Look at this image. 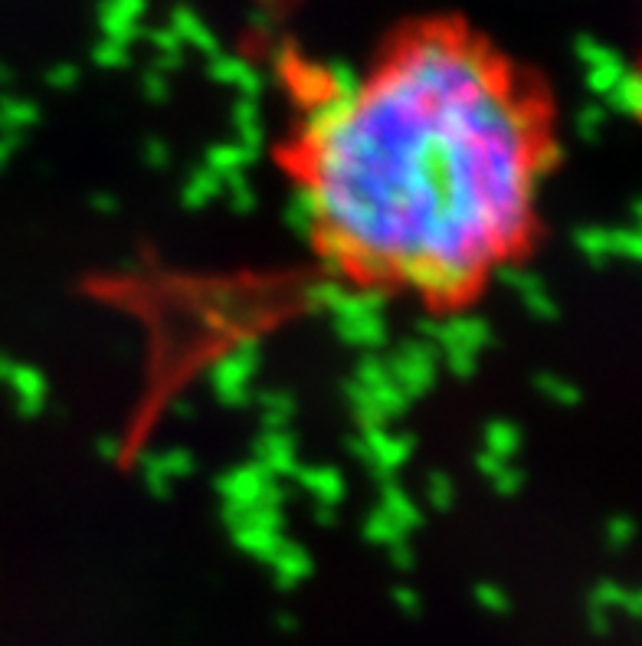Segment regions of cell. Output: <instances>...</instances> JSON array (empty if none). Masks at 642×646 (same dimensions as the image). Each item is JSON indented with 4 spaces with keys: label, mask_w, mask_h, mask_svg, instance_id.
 I'll list each match as a JSON object with an SVG mask.
<instances>
[{
    "label": "cell",
    "mask_w": 642,
    "mask_h": 646,
    "mask_svg": "<svg viewBox=\"0 0 642 646\" xmlns=\"http://www.w3.org/2000/svg\"><path fill=\"white\" fill-rule=\"evenodd\" d=\"M76 79H79V69H76V66H53L50 76H46V82H50L53 89H69V86H76Z\"/></svg>",
    "instance_id": "50"
},
{
    "label": "cell",
    "mask_w": 642,
    "mask_h": 646,
    "mask_svg": "<svg viewBox=\"0 0 642 646\" xmlns=\"http://www.w3.org/2000/svg\"><path fill=\"white\" fill-rule=\"evenodd\" d=\"M351 453H358L377 476L387 479L394 469H400L403 463L410 460L413 440L410 437H394V433L384 430V427H364L361 440L351 443Z\"/></svg>",
    "instance_id": "4"
},
{
    "label": "cell",
    "mask_w": 642,
    "mask_h": 646,
    "mask_svg": "<svg viewBox=\"0 0 642 646\" xmlns=\"http://www.w3.org/2000/svg\"><path fill=\"white\" fill-rule=\"evenodd\" d=\"M606 538H610L613 548H626L629 538H633V522H629V519H613L610 528H606Z\"/></svg>",
    "instance_id": "49"
},
{
    "label": "cell",
    "mask_w": 642,
    "mask_h": 646,
    "mask_svg": "<svg viewBox=\"0 0 642 646\" xmlns=\"http://www.w3.org/2000/svg\"><path fill=\"white\" fill-rule=\"evenodd\" d=\"M92 207L99 210V214H115V210H118V197H112V194H95V197H92Z\"/></svg>",
    "instance_id": "55"
},
{
    "label": "cell",
    "mask_w": 642,
    "mask_h": 646,
    "mask_svg": "<svg viewBox=\"0 0 642 646\" xmlns=\"http://www.w3.org/2000/svg\"><path fill=\"white\" fill-rule=\"evenodd\" d=\"M259 407H263L266 430H285V424H289V417L295 410V401L285 391H269L259 397Z\"/></svg>",
    "instance_id": "24"
},
{
    "label": "cell",
    "mask_w": 642,
    "mask_h": 646,
    "mask_svg": "<svg viewBox=\"0 0 642 646\" xmlns=\"http://www.w3.org/2000/svg\"><path fill=\"white\" fill-rule=\"evenodd\" d=\"M538 391L548 397V401H554V404H577L580 401V391L570 381H564V378H557V374H541L538 381Z\"/></svg>",
    "instance_id": "33"
},
{
    "label": "cell",
    "mask_w": 642,
    "mask_h": 646,
    "mask_svg": "<svg viewBox=\"0 0 642 646\" xmlns=\"http://www.w3.org/2000/svg\"><path fill=\"white\" fill-rule=\"evenodd\" d=\"M151 43H154V50H158V69H161V73H171V69L181 66L184 43H181V37H177L171 27L154 30L151 33Z\"/></svg>",
    "instance_id": "25"
},
{
    "label": "cell",
    "mask_w": 642,
    "mask_h": 646,
    "mask_svg": "<svg viewBox=\"0 0 642 646\" xmlns=\"http://www.w3.org/2000/svg\"><path fill=\"white\" fill-rule=\"evenodd\" d=\"M561 161H564V148L557 145L554 138H541L538 148H534V155H531V171L534 174H544V171L557 168Z\"/></svg>",
    "instance_id": "34"
},
{
    "label": "cell",
    "mask_w": 642,
    "mask_h": 646,
    "mask_svg": "<svg viewBox=\"0 0 642 646\" xmlns=\"http://www.w3.org/2000/svg\"><path fill=\"white\" fill-rule=\"evenodd\" d=\"M105 7H115V10H122V14L141 20V14H145L148 4H145V0H105Z\"/></svg>",
    "instance_id": "51"
},
{
    "label": "cell",
    "mask_w": 642,
    "mask_h": 646,
    "mask_svg": "<svg viewBox=\"0 0 642 646\" xmlns=\"http://www.w3.org/2000/svg\"><path fill=\"white\" fill-rule=\"evenodd\" d=\"M145 483H148V489L154 492V496H161V499L171 492L174 479L168 476V469H164L161 456H148V460H145Z\"/></svg>",
    "instance_id": "38"
},
{
    "label": "cell",
    "mask_w": 642,
    "mask_h": 646,
    "mask_svg": "<svg viewBox=\"0 0 642 646\" xmlns=\"http://www.w3.org/2000/svg\"><path fill=\"white\" fill-rule=\"evenodd\" d=\"M269 483H272V479L259 466H240V469H233V473H227L220 479V492H223L227 509L249 512L253 505H259V499H263V492H266Z\"/></svg>",
    "instance_id": "6"
},
{
    "label": "cell",
    "mask_w": 642,
    "mask_h": 646,
    "mask_svg": "<svg viewBox=\"0 0 642 646\" xmlns=\"http://www.w3.org/2000/svg\"><path fill=\"white\" fill-rule=\"evenodd\" d=\"M593 607H600V610H606V607H623V610H629L633 614L636 610V594H629L626 587H620V584H613V581H603L597 591H593V601H590Z\"/></svg>",
    "instance_id": "32"
},
{
    "label": "cell",
    "mask_w": 642,
    "mask_h": 646,
    "mask_svg": "<svg viewBox=\"0 0 642 646\" xmlns=\"http://www.w3.org/2000/svg\"><path fill=\"white\" fill-rule=\"evenodd\" d=\"M7 384L14 387L17 394V407L23 417H33L40 414L43 404H46V381L37 368H30V364H14V371H10Z\"/></svg>",
    "instance_id": "11"
},
{
    "label": "cell",
    "mask_w": 642,
    "mask_h": 646,
    "mask_svg": "<svg viewBox=\"0 0 642 646\" xmlns=\"http://www.w3.org/2000/svg\"><path fill=\"white\" fill-rule=\"evenodd\" d=\"M256 158L249 155V151L243 148V145H213L210 148V155H207V168L213 171V174H233V171H243L246 164H253Z\"/></svg>",
    "instance_id": "22"
},
{
    "label": "cell",
    "mask_w": 642,
    "mask_h": 646,
    "mask_svg": "<svg viewBox=\"0 0 642 646\" xmlns=\"http://www.w3.org/2000/svg\"><path fill=\"white\" fill-rule=\"evenodd\" d=\"M37 119H40V109L27 99H4L0 102V132L23 135Z\"/></svg>",
    "instance_id": "20"
},
{
    "label": "cell",
    "mask_w": 642,
    "mask_h": 646,
    "mask_svg": "<svg viewBox=\"0 0 642 646\" xmlns=\"http://www.w3.org/2000/svg\"><path fill=\"white\" fill-rule=\"evenodd\" d=\"M344 292H348V289L338 286L335 279H321V283H315L312 289H308V302H312L315 309H321V312H331Z\"/></svg>",
    "instance_id": "37"
},
{
    "label": "cell",
    "mask_w": 642,
    "mask_h": 646,
    "mask_svg": "<svg viewBox=\"0 0 642 646\" xmlns=\"http://www.w3.org/2000/svg\"><path fill=\"white\" fill-rule=\"evenodd\" d=\"M10 79H14V73L7 66H0V82H10Z\"/></svg>",
    "instance_id": "59"
},
{
    "label": "cell",
    "mask_w": 642,
    "mask_h": 646,
    "mask_svg": "<svg viewBox=\"0 0 642 646\" xmlns=\"http://www.w3.org/2000/svg\"><path fill=\"white\" fill-rule=\"evenodd\" d=\"M20 145V135H10V132H0V168L14 158V151Z\"/></svg>",
    "instance_id": "52"
},
{
    "label": "cell",
    "mask_w": 642,
    "mask_h": 646,
    "mask_svg": "<svg viewBox=\"0 0 642 646\" xmlns=\"http://www.w3.org/2000/svg\"><path fill=\"white\" fill-rule=\"evenodd\" d=\"M603 109L600 105H584L580 109V115H577V132H580V138H593L600 132V125H603Z\"/></svg>",
    "instance_id": "45"
},
{
    "label": "cell",
    "mask_w": 642,
    "mask_h": 646,
    "mask_svg": "<svg viewBox=\"0 0 642 646\" xmlns=\"http://www.w3.org/2000/svg\"><path fill=\"white\" fill-rule=\"evenodd\" d=\"M325 79H328V96L351 99V96H358V92H361L358 73H354L351 66H344V63H331L325 69Z\"/></svg>",
    "instance_id": "29"
},
{
    "label": "cell",
    "mask_w": 642,
    "mask_h": 646,
    "mask_svg": "<svg viewBox=\"0 0 642 646\" xmlns=\"http://www.w3.org/2000/svg\"><path fill=\"white\" fill-rule=\"evenodd\" d=\"M308 151L321 230L367 273L439 266L479 279L528 223V115L466 43L407 46Z\"/></svg>",
    "instance_id": "1"
},
{
    "label": "cell",
    "mask_w": 642,
    "mask_h": 646,
    "mask_svg": "<svg viewBox=\"0 0 642 646\" xmlns=\"http://www.w3.org/2000/svg\"><path fill=\"white\" fill-rule=\"evenodd\" d=\"M141 89H145V96L151 102H164L171 96V82H168V73H161V69H154V73L145 76V82H141Z\"/></svg>",
    "instance_id": "46"
},
{
    "label": "cell",
    "mask_w": 642,
    "mask_h": 646,
    "mask_svg": "<svg viewBox=\"0 0 642 646\" xmlns=\"http://www.w3.org/2000/svg\"><path fill=\"white\" fill-rule=\"evenodd\" d=\"M577 246H580V253L587 256V260L593 263H603V260H610V230H600V227H593V230H577Z\"/></svg>",
    "instance_id": "31"
},
{
    "label": "cell",
    "mask_w": 642,
    "mask_h": 646,
    "mask_svg": "<svg viewBox=\"0 0 642 646\" xmlns=\"http://www.w3.org/2000/svg\"><path fill=\"white\" fill-rule=\"evenodd\" d=\"M380 512H384L403 535H407L410 528L420 525V509H416V502L394 483L384 486V496H380Z\"/></svg>",
    "instance_id": "17"
},
{
    "label": "cell",
    "mask_w": 642,
    "mask_h": 646,
    "mask_svg": "<svg viewBox=\"0 0 642 646\" xmlns=\"http://www.w3.org/2000/svg\"><path fill=\"white\" fill-rule=\"evenodd\" d=\"M387 551H390V558H394V565H397V568H410V565H413V555H410L407 542H397V545H390Z\"/></svg>",
    "instance_id": "53"
},
{
    "label": "cell",
    "mask_w": 642,
    "mask_h": 646,
    "mask_svg": "<svg viewBox=\"0 0 642 646\" xmlns=\"http://www.w3.org/2000/svg\"><path fill=\"white\" fill-rule=\"evenodd\" d=\"M295 479L312 492L315 502L321 509H335L344 496V479L338 476V469L328 466H308V469H295Z\"/></svg>",
    "instance_id": "12"
},
{
    "label": "cell",
    "mask_w": 642,
    "mask_h": 646,
    "mask_svg": "<svg viewBox=\"0 0 642 646\" xmlns=\"http://www.w3.org/2000/svg\"><path fill=\"white\" fill-rule=\"evenodd\" d=\"M436 364H439L436 348L430 342H423V338H416V342H407L394 351V358L387 361V371L400 391L413 401V397H420L433 387Z\"/></svg>",
    "instance_id": "2"
},
{
    "label": "cell",
    "mask_w": 642,
    "mask_h": 646,
    "mask_svg": "<svg viewBox=\"0 0 642 646\" xmlns=\"http://www.w3.org/2000/svg\"><path fill=\"white\" fill-rule=\"evenodd\" d=\"M492 486H495L498 496H515V492L521 489V469H515L511 463H505V466L492 476Z\"/></svg>",
    "instance_id": "44"
},
{
    "label": "cell",
    "mask_w": 642,
    "mask_h": 646,
    "mask_svg": "<svg viewBox=\"0 0 642 646\" xmlns=\"http://www.w3.org/2000/svg\"><path fill=\"white\" fill-rule=\"evenodd\" d=\"M92 56H95V63H99V66H105V69H118V66H125V63H128V46L115 43V40H102V43H99V50H95Z\"/></svg>",
    "instance_id": "41"
},
{
    "label": "cell",
    "mask_w": 642,
    "mask_h": 646,
    "mask_svg": "<svg viewBox=\"0 0 642 646\" xmlns=\"http://www.w3.org/2000/svg\"><path fill=\"white\" fill-rule=\"evenodd\" d=\"M443 355H446V364H449V371H453V374H462V378H466V374L475 371V355H472V351H443Z\"/></svg>",
    "instance_id": "47"
},
{
    "label": "cell",
    "mask_w": 642,
    "mask_h": 646,
    "mask_svg": "<svg viewBox=\"0 0 642 646\" xmlns=\"http://www.w3.org/2000/svg\"><path fill=\"white\" fill-rule=\"evenodd\" d=\"M99 20H102V33H105V40H115V43H122V46L132 43V40L138 37V30H141L135 17H128V14H122V10L105 7V4H102Z\"/></svg>",
    "instance_id": "23"
},
{
    "label": "cell",
    "mask_w": 642,
    "mask_h": 646,
    "mask_svg": "<svg viewBox=\"0 0 642 646\" xmlns=\"http://www.w3.org/2000/svg\"><path fill=\"white\" fill-rule=\"evenodd\" d=\"M285 217H289L292 223V230L305 233V237H312V233L321 230V207H318V197L312 191V184H302V187H295V194H292V201H289V210H285Z\"/></svg>",
    "instance_id": "14"
},
{
    "label": "cell",
    "mask_w": 642,
    "mask_h": 646,
    "mask_svg": "<svg viewBox=\"0 0 642 646\" xmlns=\"http://www.w3.org/2000/svg\"><path fill=\"white\" fill-rule=\"evenodd\" d=\"M610 102H613V109L623 115L639 112V76L633 69H623V76L616 79V86L610 89Z\"/></svg>",
    "instance_id": "26"
},
{
    "label": "cell",
    "mask_w": 642,
    "mask_h": 646,
    "mask_svg": "<svg viewBox=\"0 0 642 646\" xmlns=\"http://www.w3.org/2000/svg\"><path fill=\"white\" fill-rule=\"evenodd\" d=\"M364 535H367V542H371V545H380V548H390V545H397V542H403V538H407V535H403L400 528H397L394 522H390L380 509L367 515V522H364Z\"/></svg>",
    "instance_id": "27"
},
{
    "label": "cell",
    "mask_w": 642,
    "mask_h": 646,
    "mask_svg": "<svg viewBox=\"0 0 642 646\" xmlns=\"http://www.w3.org/2000/svg\"><path fill=\"white\" fill-rule=\"evenodd\" d=\"M161 463L164 469H168V476L174 479H181V476H190L194 473V456H190L187 450H171V453H161Z\"/></svg>",
    "instance_id": "42"
},
{
    "label": "cell",
    "mask_w": 642,
    "mask_h": 646,
    "mask_svg": "<svg viewBox=\"0 0 642 646\" xmlns=\"http://www.w3.org/2000/svg\"><path fill=\"white\" fill-rule=\"evenodd\" d=\"M168 27L181 37V43H190V46H197L200 53H207L210 60L213 56H220V46H217V37L207 30V23L200 20L194 10H187V7H177L174 10V17Z\"/></svg>",
    "instance_id": "13"
},
{
    "label": "cell",
    "mask_w": 642,
    "mask_h": 646,
    "mask_svg": "<svg viewBox=\"0 0 642 646\" xmlns=\"http://www.w3.org/2000/svg\"><path fill=\"white\" fill-rule=\"evenodd\" d=\"M394 597H397V604H400L403 610H410V614H416V607H420V604H416V594H413V591H403V587H397Z\"/></svg>",
    "instance_id": "56"
},
{
    "label": "cell",
    "mask_w": 642,
    "mask_h": 646,
    "mask_svg": "<svg viewBox=\"0 0 642 646\" xmlns=\"http://www.w3.org/2000/svg\"><path fill=\"white\" fill-rule=\"evenodd\" d=\"M505 463H511V460H498V456H492V453H482V456H479V469H482V473L489 476V479H492Z\"/></svg>",
    "instance_id": "54"
},
{
    "label": "cell",
    "mask_w": 642,
    "mask_h": 646,
    "mask_svg": "<svg viewBox=\"0 0 642 646\" xmlns=\"http://www.w3.org/2000/svg\"><path fill=\"white\" fill-rule=\"evenodd\" d=\"M475 597H479V604H482L485 610H495V614H505V610L511 607L508 594L498 591L495 584H479V587H475Z\"/></svg>",
    "instance_id": "43"
},
{
    "label": "cell",
    "mask_w": 642,
    "mask_h": 646,
    "mask_svg": "<svg viewBox=\"0 0 642 646\" xmlns=\"http://www.w3.org/2000/svg\"><path fill=\"white\" fill-rule=\"evenodd\" d=\"M623 63H606V66H593L587 69V86L600 96H610V89L616 86V79L623 76Z\"/></svg>",
    "instance_id": "36"
},
{
    "label": "cell",
    "mask_w": 642,
    "mask_h": 646,
    "mask_svg": "<svg viewBox=\"0 0 642 646\" xmlns=\"http://www.w3.org/2000/svg\"><path fill=\"white\" fill-rule=\"evenodd\" d=\"M210 76L217 82H227V86H236L246 99H256L259 89H263V76H259L246 60H240V56H227V53L213 56Z\"/></svg>",
    "instance_id": "10"
},
{
    "label": "cell",
    "mask_w": 642,
    "mask_h": 646,
    "mask_svg": "<svg viewBox=\"0 0 642 646\" xmlns=\"http://www.w3.org/2000/svg\"><path fill=\"white\" fill-rule=\"evenodd\" d=\"M295 89H299V96L315 105L328 96V79H325V69L321 66H302L299 73H295Z\"/></svg>",
    "instance_id": "28"
},
{
    "label": "cell",
    "mask_w": 642,
    "mask_h": 646,
    "mask_svg": "<svg viewBox=\"0 0 642 646\" xmlns=\"http://www.w3.org/2000/svg\"><path fill=\"white\" fill-rule=\"evenodd\" d=\"M256 364H259L256 345H240L223 361H217V368H213V391H217L223 404L249 401V384H253Z\"/></svg>",
    "instance_id": "5"
},
{
    "label": "cell",
    "mask_w": 642,
    "mask_h": 646,
    "mask_svg": "<svg viewBox=\"0 0 642 646\" xmlns=\"http://www.w3.org/2000/svg\"><path fill=\"white\" fill-rule=\"evenodd\" d=\"M498 279L508 286V289H515L521 302L528 305V312L531 315H538V319H554L557 315V305L554 299L548 296V289H544V283L534 273H528L525 266H515V263H505V266H498Z\"/></svg>",
    "instance_id": "7"
},
{
    "label": "cell",
    "mask_w": 642,
    "mask_h": 646,
    "mask_svg": "<svg viewBox=\"0 0 642 646\" xmlns=\"http://www.w3.org/2000/svg\"><path fill=\"white\" fill-rule=\"evenodd\" d=\"M426 492H430V502L436 505V509H449V505H453V496H456V486L446 473H433L430 483H426Z\"/></svg>",
    "instance_id": "40"
},
{
    "label": "cell",
    "mask_w": 642,
    "mask_h": 646,
    "mask_svg": "<svg viewBox=\"0 0 642 646\" xmlns=\"http://www.w3.org/2000/svg\"><path fill=\"white\" fill-rule=\"evenodd\" d=\"M256 466L263 469L269 479H282V476H295V446L292 437L285 430H266L263 440L256 443Z\"/></svg>",
    "instance_id": "9"
},
{
    "label": "cell",
    "mask_w": 642,
    "mask_h": 646,
    "mask_svg": "<svg viewBox=\"0 0 642 646\" xmlns=\"http://www.w3.org/2000/svg\"><path fill=\"white\" fill-rule=\"evenodd\" d=\"M577 56L587 63V69L593 66H606V63H620V56H616L610 46H603L597 40H590V37H580L577 40Z\"/></svg>",
    "instance_id": "35"
},
{
    "label": "cell",
    "mask_w": 642,
    "mask_h": 646,
    "mask_svg": "<svg viewBox=\"0 0 642 646\" xmlns=\"http://www.w3.org/2000/svg\"><path fill=\"white\" fill-rule=\"evenodd\" d=\"M269 565H272V571H276V581L282 587L299 584L302 578H308V571H312V561H308L305 551L299 545H289V542H282L276 548V555L269 558Z\"/></svg>",
    "instance_id": "16"
},
{
    "label": "cell",
    "mask_w": 642,
    "mask_h": 646,
    "mask_svg": "<svg viewBox=\"0 0 642 646\" xmlns=\"http://www.w3.org/2000/svg\"><path fill=\"white\" fill-rule=\"evenodd\" d=\"M420 335H423V342H430L433 348L472 351V355H479V348L492 342V328L482 319H472V315H453V319H443V322L426 319V322H420Z\"/></svg>",
    "instance_id": "3"
},
{
    "label": "cell",
    "mask_w": 642,
    "mask_h": 646,
    "mask_svg": "<svg viewBox=\"0 0 642 646\" xmlns=\"http://www.w3.org/2000/svg\"><path fill=\"white\" fill-rule=\"evenodd\" d=\"M521 446V430L511 420H492L485 427V453L498 456V460H511Z\"/></svg>",
    "instance_id": "19"
},
{
    "label": "cell",
    "mask_w": 642,
    "mask_h": 646,
    "mask_svg": "<svg viewBox=\"0 0 642 646\" xmlns=\"http://www.w3.org/2000/svg\"><path fill=\"white\" fill-rule=\"evenodd\" d=\"M233 538L243 551H249V555L263 558V561H269L272 555H276V548L282 545V532H272V528L253 525V522L233 525Z\"/></svg>",
    "instance_id": "18"
},
{
    "label": "cell",
    "mask_w": 642,
    "mask_h": 646,
    "mask_svg": "<svg viewBox=\"0 0 642 646\" xmlns=\"http://www.w3.org/2000/svg\"><path fill=\"white\" fill-rule=\"evenodd\" d=\"M223 191L230 194V204L240 210V214H246V210L256 207V191H253V184H249V178L243 171L223 174Z\"/></svg>",
    "instance_id": "30"
},
{
    "label": "cell",
    "mask_w": 642,
    "mask_h": 646,
    "mask_svg": "<svg viewBox=\"0 0 642 646\" xmlns=\"http://www.w3.org/2000/svg\"><path fill=\"white\" fill-rule=\"evenodd\" d=\"M10 371H14V361L0 355V381H4V384H7V378H10Z\"/></svg>",
    "instance_id": "57"
},
{
    "label": "cell",
    "mask_w": 642,
    "mask_h": 646,
    "mask_svg": "<svg viewBox=\"0 0 642 646\" xmlns=\"http://www.w3.org/2000/svg\"><path fill=\"white\" fill-rule=\"evenodd\" d=\"M233 125H236V135H240V142L249 155H259V148H263V119H259V102L256 99H240L236 102V112H233Z\"/></svg>",
    "instance_id": "15"
},
{
    "label": "cell",
    "mask_w": 642,
    "mask_h": 646,
    "mask_svg": "<svg viewBox=\"0 0 642 646\" xmlns=\"http://www.w3.org/2000/svg\"><path fill=\"white\" fill-rule=\"evenodd\" d=\"M335 328H338L341 342L367 348V351L387 342L384 312H341V315H335Z\"/></svg>",
    "instance_id": "8"
},
{
    "label": "cell",
    "mask_w": 642,
    "mask_h": 646,
    "mask_svg": "<svg viewBox=\"0 0 642 646\" xmlns=\"http://www.w3.org/2000/svg\"><path fill=\"white\" fill-rule=\"evenodd\" d=\"M220 191H223V178H220V174H213L210 168H204V171L194 174V178L187 181V187H184V204H187L190 210L207 207Z\"/></svg>",
    "instance_id": "21"
},
{
    "label": "cell",
    "mask_w": 642,
    "mask_h": 646,
    "mask_svg": "<svg viewBox=\"0 0 642 646\" xmlns=\"http://www.w3.org/2000/svg\"><path fill=\"white\" fill-rule=\"evenodd\" d=\"M145 161L151 168H164V164H171V148L168 142H161V138H151L145 145Z\"/></svg>",
    "instance_id": "48"
},
{
    "label": "cell",
    "mask_w": 642,
    "mask_h": 646,
    "mask_svg": "<svg viewBox=\"0 0 642 646\" xmlns=\"http://www.w3.org/2000/svg\"><path fill=\"white\" fill-rule=\"evenodd\" d=\"M99 453H102V456H115V440L105 437V440L99 443Z\"/></svg>",
    "instance_id": "58"
},
{
    "label": "cell",
    "mask_w": 642,
    "mask_h": 646,
    "mask_svg": "<svg viewBox=\"0 0 642 646\" xmlns=\"http://www.w3.org/2000/svg\"><path fill=\"white\" fill-rule=\"evenodd\" d=\"M610 253L620 260H639V233L629 230H610Z\"/></svg>",
    "instance_id": "39"
}]
</instances>
